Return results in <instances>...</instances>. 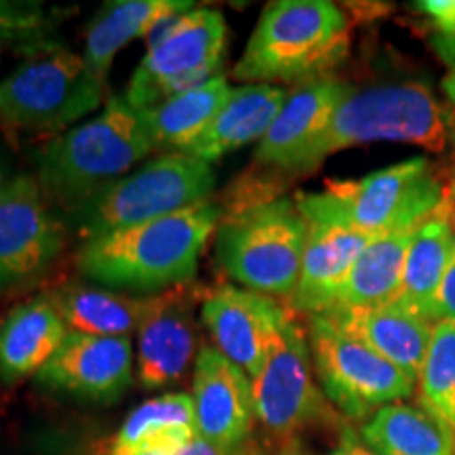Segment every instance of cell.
Listing matches in <instances>:
<instances>
[{"mask_svg": "<svg viewBox=\"0 0 455 455\" xmlns=\"http://www.w3.org/2000/svg\"><path fill=\"white\" fill-rule=\"evenodd\" d=\"M348 89L350 83L335 76L295 84L268 133L255 148V161L289 173L295 161L321 138Z\"/></svg>", "mask_w": 455, "mask_h": 455, "instance_id": "18", "label": "cell"}, {"mask_svg": "<svg viewBox=\"0 0 455 455\" xmlns=\"http://www.w3.org/2000/svg\"><path fill=\"white\" fill-rule=\"evenodd\" d=\"M335 327L378 352L392 365L407 371L418 382L428 352L435 325L415 312L388 301L367 308H338L321 312Z\"/></svg>", "mask_w": 455, "mask_h": 455, "instance_id": "19", "label": "cell"}, {"mask_svg": "<svg viewBox=\"0 0 455 455\" xmlns=\"http://www.w3.org/2000/svg\"><path fill=\"white\" fill-rule=\"evenodd\" d=\"M304 220L308 224L304 261L298 287L287 301L289 310L310 316L331 308L358 255L375 236L321 215H304Z\"/></svg>", "mask_w": 455, "mask_h": 455, "instance_id": "17", "label": "cell"}, {"mask_svg": "<svg viewBox=\"0 0 455 455\" xmlns=\"http://www.w3.org/2000/svg\"><path fill=\"white\" fill-rule=\"evenodd\" d=\"M106 81L91 72L83 55L44 41L0 81V129L20 135L66 133L104 104Z\"/></svg>", "mask_w": 455, "mask_h": 455, "instance_id": "5", "label": "cell"}, {"mask_svg": "<svg viewBox=\"0 0 455 455\" xmlns=\"http://www.w3.org/2000/svg\"><path fill=\"white\" fill-rule=\"evenodd\" d=\"M289 455H310V453H301V451H298V449H291V453ZM325 455H378V453H373L371 449L363 443L358 432H355L352 428H344L341 430L338 447Z\"/></svg>", "mask_w": 455, "mask_h": 455, "instance_id": "33", "label": "cell"}, {"mask_svg": "<svg viewBox=\"0 0 455 455\" xmlns=\"http://www.w3.org/2000/svg\"><path fill=\"white\" fill-rule=\"evenodd\" d=\"M451 198H453V236H455V196L451 195Z\"/></svg>", "mask_w": 455, "mask_h": 455, "instance_id": "38", "label": "cell"}, {"mask_svg": "<svg viewBox=\"0 0 455 455\" xmlns=\"http://www.w3.org/2000/svg\"><path fill=\"white\" fill-rule=\"evenodd\" d=\"M447 196L430 163L415 156L358 180L327 181L325 190L298 195L295 203L304 215H321L379 236L415 228Z\"/></svg>", "mask_w": 455, "mask_h": 455, "instance_id": "7", "label": "cell"}, {"mask_svg": "<svg viewBox=\"0 0 455 455\" xmlns=\"http://www.w3.org/2000/svg\"><path fill=\"white\" fill-rule=\"evenodd\" d=\"M287 95L289 91L278 84L235 87L213 123L184 155L213 164L221 156L241 150L247 144H259L281 112Z\"/></svg>", "mask_w": 455, "mask_h": 455, "instance_id": "20", "label": "cell"}, {"mask_svg": "<svg viewBox=\"0 0 455 455\" xmlns=\"http://www.w3.org/2000/svg\"><path fill=\"white\" fill-rule=\"evenodd\" d=\"M220 204H195L167 218L146 221L83 243L78 270L112 291L161 293L192 281L209 236L221 221Z\"/></svg>", "mask_w": 455, "mask_h": 455, "instance_id": "1", "label": "cell"}, {"mask_svg": "<svg viewBox=\"0 0 455 455\" xmlns=\"http://www.w3.org/2000/svg\"><path fill=\"white\" fill-rule=\"evenodd\" d=\"M68 331L100 335V338H129L138 333L152 295H127L100 284L72 283L44 293Z\"/></svg>", "mask_w": 455, "mask_h": 455, "instance_id": "24", "label": "cell"}, {"mask_svg": "<svg viewBox=\"0 0 455 455\" xmlns=\"http://www.w3.org/2000/svg\"><path fill=\"white\" fill-rule=\"evenodd\" d=\"M428 321L432 325L436 323H455V255L449 264V268L443 276V281L432 298Z\"/></svg>", "mask_w": 455, "mask_h": 455, "instance_id": "31", "label": "cell"}, {"mask_svg": "<svg viewBox=\"0 0 455 455\" xmlns=\"http://www.w3.org/2000/svg\"><path fill=\"white\" fill-rule=\"evenodd\" d=\"M131 338H100L76 331H68L64 344L36 375L43 388L93 403L118 401L131 386Z\"/></svg>", "mask_w": 455, "mask_h": 455, "instance_id": "15", "label": "cell"}, {"mask_svg": "<svg viewBox=\"0 0 455 455\" xmlns=\"http://www.w3.org/2000/svg\"><path fill=\"white\" fill-rule=\"evenodd\" d=\"M230 83L226 76H213L212 81L175 95L155 110L144 112L148 133L156 150L184 152L207 131L221 106L230 98Z\"/></svg>", "mask_w": 455, "mask_h": 455, "instance_id": "28", "label": "cell"}, {"mask_svg": "<svg viewBox=\"0 0 455 455\" xmlns=\"http://www.w3.org/2000/svg\"><path fill=\"white\" fill-rule=\"evenodd\" d=\"M215 184L213 164L181 152H167L101 188L81 207L72 209L68 221L74 235L89 243L212 201Z\"/></svg>", "mask_w": 455, "mask_h": 455, "instance_id": "6", "label": "cell"}, {"mask_svg": "<svg viewBox=\"0 0 455 455\" xmlns=\"http://www.w3.org/2000/svg\"><path fill=\"white\" fill-rule=\"evenodd\" d=\"M188 0H116L108 3L84 32V61L106 81L112 61L129 43L148 36L161 24L195 9Z\"/></svg>", "mask_w": 455, "mask_h": 455, "instance_id": "22", "label": "cell"}, {"mask_svg": "<svg viewBox=\"0 0 455 455\" xmlns=\"http://www.w3.org/2000/svg\"><path fill=\"white\" fill-rule=\"evenodd\" d=\"M453 255V198L449 195L447 201L435 213L415 226L407 249L401 287L392 301L428 321L432 298H435Z\"/></svg>", "mask_w": 455, "mask_h": 455, "instance_id": "23", "label": "cell"}, {"mask_svg": "<svg viewBox=\"0 0 455 455\" xmlns=\"http://www.w3.org/2000/svg\"><path fill=\"white\" fill-rule=\"evenodd\" d=\"M198 441L192 396L171 392L146 401L129 413L116 435L106 443L118 451L180 455Z\"/></svg>", "mask_w": 455, "mask_h": 455, "instance_id": "25", "label": "cell"}, {"mask_svg": "<svg viewBox=\"0 0 455 455\" xmlns=\"http://www.w3.org/2000/svg\"><path fill=\"white\" fill-rule=\"evenodd\" d=\"M47 15L43 7L28 3H0V55L13 44L32 49L44 43Z\"/></svg>", "mask_w": 455, "mask_h": 455, "instance_id": "30", "label": "cell"}, {"mask_svg": "<svg viewBox=\"0 0 455 455\" xmlns=\"http://www.w3.org/2000/svg\"><path fill=\"white\" fill-rule=\"evenodd\" d=\"M432 49L439 55V60L447 66L449 72L455 70V26L449 30L435 32L432 36Z\"/></svg>", "mask_w": 455, "mask_h": 455, "instance_id": "34", "label": "cell"}, {"mask_svg": "<svg viewBox=\"0 0 455 455\" xmlns=\"http://www.w3.org/2000/svg\"><path fill=\"white\" fill-rule=\"evenodd\" d=\"M451 195L455 196V178H453V190H451Z\"/></svg>", "mask_w": 455, "mask_h": 455, "instance_id": "39", "label": "cell"}, {"mask_svg": "<svg viewBox=\"0 0 455 455\" xmlns=\"http://www.w3.org/2000/svg\"><path fill=\"white\" fill-rule=\"evenodd\" d=\"M415 9L428 17L435 32L455 26V0H422V3H415Z\"/></svg>", "mask_w": 455, "mask_h": 455, "instance_id": "32", "label": "cell"}, {"mask_svg": "<svg viewBox=\"0 0 455 455\" xmlns=\"http://www.w3.org/2000/svg\"><path fill=\"white\" fill-rule=\"evenodd\" d=\"M289 308L270 295L236 284H221L203 298L201 321L212 335L215 350L255 378L264 365L272 339Z\"/></svg>", "mask_w": 455, "mask_h": 455, "instance_id": "14", "label": "cell"}, {"mask_svg": "<svg viewBox=\"0 0 455 455\" xmlns=\"http://www.w3.org/2000/svg\"><path fill=\"white\" fill-rule=\"evenodd\" d=\"M306 333L318 386L327 401L348 419L365 422L382 407L413 395L415 378L323 315L308 316Z\"/></svg>", "mask_w": 455, "mask_h": 455, "instance_id": "10", "label": "cell"}, {"mask_svg": "<svg viewBox=\"0 0 455 455\" xmlns=\"http://www.w3.org/2000/svg\"><path fill=\"white\" fill-rule=\"evenodd\" d=\"M226 41L228 26L220 11H186L150 43L123 98L135 110L148 112L212 81L224 61Z\"/></svg>", "mask_w": 455, "mask_h": 455, "instance_id": "9", "label": "cell"}, {"mask_svg": "<svg viewBox=\"0 0 455 455\" xmlns=\"http://www.w3.org/2000/svg\"><path fill=\"white\" fill-rule=\"evenodd\" d=\"M11 178H13V175H11L9 164H7V161H4L3 152H0V192L4 190V186L9 184V180H11Z\"/></svg>", "mask_w": 455, "mask_h": 455, "instance_id": "37", "label": "cell"}, {"mask_svg": "<svg viewBox=\"0 0 455 455\" xmlns=\"http://www.w3.org/2000/svg\"><path fill=\"white\" fill-rule=\"evenodd\" d=\"M91 455H150V453H127V451H118V449L110 447V445H108V443L104 441V443H101V445H98V447L93 449V451H91ZM180 455H228V453L220 451V449L207 445V443L198 439V441L195 443V445L188 447L186 451L180 453Z\"/></svg>", "mask_w": 455, "mask_h": 455, "instance_id": "35", "label": "cell"}, {"mask_svg": "<svg viewBox=\"0 0 455 455\" xmlns=\"http://www.w3.org/2000/svg\"><path fill=\"white\" fill-rule=\"evenodd\" d=\"M350 49V21L329 0H275L261 11L232 78L301 84L329 76Z\"/></svg>", "mask_w": 455, "mask_h": 455, "instance_id": "3", "label": "cell"}, {"mask_svg": "<svg viewBox=\"0 0 455 455\" xmlns=\"http://www.w3.org/2000/svg\"><path fill=\"white\" fill-rule=\"evenodd\" d=\"M308 333L289 310L251 379L258 422L276 439H293L308 426L335 424L338 413L315 382Z\"/></svg>", "mask_w": 455, "mask_h": 455, "instance_id": "11", "label": "cell"}, {"mask_svg": "<svg viewBox=\"0 0 455 455\" xmlns=\"http://www.w3.org/2000/svg\"><path fill=\"white\" fill-rule=\"evenodd\" d=\"M66 335V323L44 295L15 306L0 323V379L17 384L36 378Z\"/></svg>", "mask_w": 455, "mask_h": 455, "instance_id": "21", "label": "cell"}, {"mask_svg": "<svg viewBox=\"0 0 455 455\" xmlns=\"http://www.w3.org/2000/svg\"><path fill=\"white\" fill-rule=\"evenodd\" d=\"M152 152L156 148L144 112L124 98H112L98 116L55 135L43 148L36 180L47 201L70 213L101 188L131 173V167Z\"/></svg>", "mask_w": 455, "mask_h": 455, "instance_id": "2", "label": "cell"}, {"mask_svg": "<svg viewBox=\"0 0 455 455\" xmlns=\"http://www.w3.org/2000/svg\"><path fill=\"white\" fill-rule=\"evenodd\" d=\"M218 261L243 289L289 299L298 287L308 224L295 198H266L218 226Z\"/></svg>", "mask_w": 455, "mask_h": 455, "instance_id": "8", "label": "cell"}, {"mask_svg": "<svg viewBox=\"0 0 455 455\" xmlns=\"http://www.w3.org/2000/svg\"><path fill=\"white\" fill-rule=\"evenodd\" d=\"M375 141L419 146L428 152L445 150V114L428 84L407 78L367 87L350 84L327 129L295 161L289 173H312L325 158Z\"/></svg>", "mask_w": 455, "mask_h": 455, "instance_id": "4", "label": "cell"}, {"mask_svg": "<svg viewBox=\"0 0 455 455\" xmlns=\"http://www.w3.org/2000/svg\"><path fill=\"white\" fill-rule=\"evenodd\" d=\"M64 247V224L55 218L41 184L13 175L0 192V291L36 283Z\"/></svg>", "mask_w": 455, "mask_h": 455, "instance_id": "12", "label": "cell"}, {"mask_svg": "<svg viewBox=\"0 0 455 455\" xmlns=\"http://www.w3.org/2000/svg\"><path fill=\"white\" fill-rule=\"evenodd\" d=\"M441 89H443V93H445V98L455 106V70L447 72V76L443 78V83H441Z\"/></svg>", "mask_w": 455, "mask_h": 455, "instance_id": "36", "label": "cell"}, {"mask_svg": "<svg viewBox=\"0 0 455 455\" xmlns=\"http://www.w3.org/2000/svg\"><path fill=\"white\" fill-rule=\"evenodd\" d=\"M413 232L415 228H407L375 236L358 255L329 310L367 308L395 299Z\"/></svg>", "mask_w": 455, "mask_h": 455, "instance_id": "26", "label": "cell"}, {"mask_svg": "<svg viewBox=\"0 0 455 455\" xmlns=\"http://www.w3.org/2000/svg\"><path fill=\"white\" fill-rule=\"evenodd\" d=\"M196 352L192 293L180 287L152 293L150 308L138 329V379L148 390L173 384L186 373Z\"/></svg>", "mask_w": 455, "mask_h": 455, "instance_id": "16", "label": "cell"}, {"mask_svg": "<svg viewBox=\"0 0 455 455\" xmlns=\"http://www.w3.org/2000/svg\"><path fill=\"white\" fill-rule=\"evenodd\" d=\"M419 407L435 415L455 441V323H436L418 375Z\"/></svg>", "mask_w": 455, "mask_h": 455, "instance_id": "29", "label": "cell"}, {"mask_svg": "<svg viewBox=\"0 0 455 455\" xmlns=\"http://www.w3.org/2000/svg\"><path fill=\"white\" fill-rule=\"evenodd\" d=\"M361 439L378 455H455L445 426L424 407L392 403L361 426Z\"/></svg>", "mask_w": 455, "mask_h": 455, "instance_id": "27", "label": "cell"}, {"mask_svg": "<svg viewBox=\"0 0 455 455\" xmlns=\"http://www.w3.org/2000/svg\"><path fill=\"white\" fill-rule=\"evenodd\" d=\"M192 403L198 439L228 455H241L258 422L251 378L215 348H203L195 367Z\"/></svg>", "mask_w": 455, "mask_h": 455, "instance_id": "13", "label": "cell"}]
</instances>
